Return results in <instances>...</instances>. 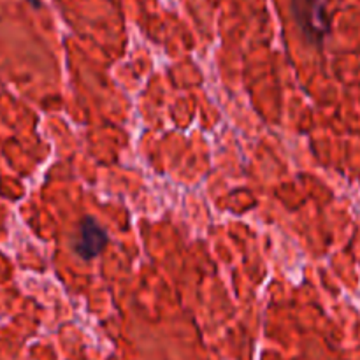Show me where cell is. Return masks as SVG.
<instances>
[{"label": "cell", "instance_id": "cell-1", "mask_svg": "<svg viewBox=\"0 0 360 360\" xmlns=\"http://www.w3.org/2000/svg\"><path fill=\"white\" fill-rule=\"evenodd\" d=\"M295 21L309 42L320 44L329 34V21L326 18L322 0H292Z\"/></svg>", "mask_w": 360, "mask_h": 360}, {"label": "cell", "instance_id": "cell-3", "mask_svg": "<svg viewBox=\"0 0 360 360\" xmlns=\"http://www.w3.org/2000/svg\"><path fill=\"white\" fill-rule=\"evenodd\" d=\"M28 2H30L32 6H34V7H39V6H41V0H28Z\"/></svg>", "mask_w": 360, "mask_h": 360}, {"label": "cell", "instance_id": "cell-2", "mask_svg": "<svg viewBox=\"0 0 360 360\" xmlns=\"http://www.w3.org/2000/svg\"><path fill=\"white\" fill-rule=\"evenodd\" d=\"M108 241L109 238L104 229L94 218H84L79 225L74 250H76V253L81 259L91 260L97 255H101L102 250L108 246Z\"/></svg>", "mask_w": 360, "mask_h": 360}]
</instances>
